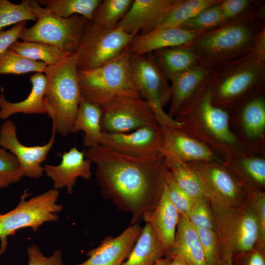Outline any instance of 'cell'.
I'll list each match as a JSON object with an SVG mask.
<instances>
[{"label":"cell","instance_id":"obj_22","mask_svg":"<svg viewBox=\"0 0 265 265\" xmlns=\"http://www.w3.org/2000/svg\"><path fill=\"white\" fill-rule=\"evenodd\" d=\"M179 219V213L170 200L166 184L156 207L145 213L142 219L151 225L166 254L173 246Z\"/></svg>","mask_w":265,"mask_h":265},{"label":"cell","instance_id":"obj_45","mask_svg":"<svg viewBox=\"0 0 265 265\" xmlns=\"http://www.w3.org/2000/svg\"><path fill=\"white\" fill-rule=\"evenodd\" d=\"M233 265H265V248H253L232 255Z\"/></svg>","mask_w":265,"mask_h":265},{"label":"cell","instance_id":"obj_28","mask_svg":"<svg viewBox=\"0 0 265 265\" xmlns=\"http://www.w3.org/2000/svg\"><path fill=\"white\" fill-rule=\"evenodd\" d=\"M166 254L152 227L146 223L127 261L121 265H154Z\"/></svg>","mask_w":265,"mask_h":265},{"label":"cell","instance_id":"obj_11","mask_svg":"<svg viewBox=\"0 0 265 265\" xmlns=\"http://www.w3.org/2000/svg\"><path fill=\"white\" fill-rule=\"evenodd\" d=\"M133 37L117 27L105 29L89 21L75 53L77 70L93 69L110 61L128 47Z\"/></svg>","mask_w":265,"mask_h":265},{"label":"cell","instance_id":"obj_15","mask_svg":"<svg viewBox=\"0 0 265 265\" xmlns=\"http://www.w3.org/2000/svg\"><path fill=\"white\" fill-rule=\"evenodd\" d=\"M163 141L161 126L155 124L126 133L102 132L99 145L122 154L140 157L160 152Z\"/></svg>","mask_w":265,"mask_h":265},{"label":"cell","instance_id":"obj_32","mask_svg":"<svg viewBox=\"0 0 265 265\" xmlns=\"http://www.w3.org/2000/svg\"><path fill=\"white\" fill-rule=\"evenodd\" d=\"M101 0H40L38 2L55 15L68 18L78 15L91 21L100 6Z\"/></svg>","mask_w":265,"mask_h":265},{"label":"cell","instance_id":"obj_4","mask_svg":"<svg viewBox=\"0 0 265 265\" xmlns=\"http://www.w3.org/2000/svg\"><path fill=\"white\" fill-rule=\"evenodd\" d=\"M265 83V61L252 53L212 69L208 89L213 104L230 111Z\"/></svg>","mask_w":265,"mask_h":265},{"label":"cell","instance_id":"obj_47","mask_svg":"<svg viewBox=\"0 0 265 265\" xmlns=\"http://www.w3.org/2000/svg\"><path fill=\"white\" fill-rule=\"evenodd\" d=\"M167 257L171 259L169 265H187L182 257L178 254H173Z\"/></svg>","mask_w":265,"mask_h":265},{"label":"cell","instance_id":"obj_16","mask_svg":"<svg viewBox=\"0 0 265 265\" xmlns=\"http://www.w3.org/2000/svg\"><path fill=\"white\" fill-rule=\"evenodd\" d=\"M163 141L160 152L166 160L185 162L224 160L206 145L177 127L160 125Z\"/></svg>","mask_w":265,"mask_h":265},{"label":"cell","instance_id":"obj_21","mask_svg":"<svg viewBox=\"0 0 265 265\" xmlns=\"http://www.w3.org/2000/svg\"><path fill=\"white\" fill-rule=\"evenodd\" d=\"M204 32L181 27L158 28L146 34L135 36L128 47L132 54L145 55L161 49L186 45Z\"/></svg>","mask_w":265,"mask_h":265},{"label":"cell","instance_id":"obj_1","mask_svg":"<svg viewBox=\"0 0 265 265\" xmlns=\"http://www.w3.org/2000/svg\"><path fill=\"white\" fill-rule=\"evenodd\" d=\"M85 157L96 165V179L103 197L137 223L158 204L169 171L160 152L135 157L100 145L88 148Z\"/></svg>","mask_w":265,"mask_h":265},{"label":"cell","instance_id":"obj_40","mask_svg":"<svg viewBox=\"0 0 265 265\" xmlns=\"http://www.w3.org/2000/svg\"><path fill=\"white\" fill-rule=\"evenodd\" d=\"M187 216L195 227L214 230V217L211 202L206 198H195Z\"/></svg>","mask_w":265,"mask_h":265},{"label":"cell","instance_id":"obj_27","mask_svg":"<svg viewBox=\"0 0 265 265\" xmlns=\"http://www.w3.org/2000/svg\"><path fill=\"white\" fill-rule=\"evenodd\" d=\"M101 106L81 98L71 133L82 131L83 144L88 148L100 144L102 133Z\"/></svg>","mask_w":265,"mask_h":265},{"label":"cell","instance_id":"obj_39","mask_svg":"<svg viewBox=\"0 0 265 265\" xmlns=\"http://www.w3.org/2000/svg\"><path fill=\"white\" fill-rule=\"evenodd\" d=\"M208 265H219L222 257L221 246L213 229L195 227Z\"/></svg>","mask_w":265,"mask_h":265},{"label":"cell","instance_id":"obj_49","mask_svg":"<svg viewBox=\"0 0 265 265\" xmlns=\"http://www.w3.org/2000/svg\"><path fill=\"white\" fill-rule=\"evenodd\" d=\"M170 258L164 257L159 259L154 265H169Z\"/></svg>","mask_w":265,"mask_h":265},{"label":"cell","instance_id":"obj_33","mask_svg":"<svg viewBox=\"0 0 265 265\" xmlns=\"http://www.w3.org/2000/svg\"><path fill=\"white\" fill-rule=\"evenodd\" d=\"M132 2V0H102L89 21L105 29L114 28L127 13Z\"/></svg>","mask_w":265,"mask_h":265},{"label":"cell","instance_id":"obj_38","mask_svg":"<svg viewBox=\"0 0 265 265\" xmlns=\"http://www.w3.org/2000/svg\"><path fill=\"white\" fill-rule=\"evenodd\" d=\"M23 177L16 157L0 146V189L8 187Z\"/></svg>","mask_w":265,"mask_h":265},{"label":"cell","instance_id":"obj_44","mask_svg":"<svg viewBox=\"0 0 265 265\" xmlns=\"http://www.w3.org/2000/svg\"><path fill=\"white\" fill-rule=\"evenodd\" d=\"M255 1L221 0L219 5L225 23L242 14L252 5Z\"/></svg>","mask_w":265,"mask_h":265},{"label":"cell","instance_id":"obj_36","mask_svg":"<svg viewBox=\"0 0 265 265\" xmlns=\"http://www.w3.org/2000/svg\"><path fill=\"white\" fill-rule=\"evenodd\" d=\"M27 20H36L30 6V0H23L19 4L0 0V31L5 26Z\"/></svg>","mask_w":265,"mask_h":265},{"label":"cell","instance_id":"obj_46","mask_svg":"<svg viewBox=\"0 0 265 265\" xmlns=\"http://www.w3.org/2000/svg\"><path fill=\"white\" fill-rule=\"evenodd\" d=\"M26 21L20 22L5 31H0V54L8 49L18 40L22 30L26 27Z\"/></svg>","mask_w":265,"mask_h":265},{"label":"cell","instance_id":"obj_48","mask_svg":"<svg viewBox=\"0 0 265 265\" xmlns=\"http://www.w3.org/2000/svg\"><path fill=\"white\" fill-rule=\"evenodd\" d=\"M232 258V254L231 253L223 255L219 265H233Z\"/></svg>","mask_w":265,"mask_h":265},{"label":"cell","instance_id":"obj_24","mask_svg":"<svg viewBox=\"0 0 265 265\" xmlns=\"http://www.w3.org/2000/svg\"><path fill=\"white\" fill-rule=\"evenodd\" d=\"M231 111L239 112L247 140L255 141L263 137L265 131V88L250 94Z\"/></svg>","mask_w":265,"mask_h":265},{"label":"cell","instance_id":"obj_12","mask_svg":"<svg viewBox=\"0 0 265 265\" xmlns=\"http://www.w3.org/2000/svg\"><path fill=\"white\" fill-rule=\"evenodd\" d=\"M100 106L102 132L126 133L159 124L151 106L145 99L120 96Z\"/></svg>","mask_w":265,"mask_h":265},{"label":"cell","instance_id":"obj_10","mask_svg":"<svg viewBox=\"0 0 265 265\" xmlns=\"http://www.w3.org/2000/svg\"><path fill=\"white\" fill-rule=\"evenodd\" d=\"M131 53L130 71L133 83L141 97L151 106L160 125L180 127L181 124L166 113L163 107L171 101L168 79L156 63L152 53Z\"/></svg>","mask_w":265,"mask_h":265},{"label":"cell","instance_id":"obj_19","mask_svg":"<svg viewBox=\"0 0 265 265\" xmlns=\"http://www.w3.org/2000/svg\"><path fill=\"white\" fill-rule=\"evenodd\" d=\"M92 161L85 156V151H80L77 147L71 148L61 155L59 164H46L44 171L53 182V188L65 187L69 194L73 192L78 178L89 180L92 176Z\"/></svg>","mask_w":265,"mask_h":265},{"label":"cell","instance_id":"obj_25","mask_svg":"<svg viewBox=\"0 0 265 265\" xmlns=\"http://www.w3.org/2000/svg\"><path fill=\"white\" fill-rule=\"evenodd\" d=\"M180 255L187 265H208L194 226L187 216L180 215L174 243L165 257Z\"/></svg>","mask_w":265,"mask_h":265},{"label":"cell","instance_id":"obj_31","mask_svg":"<svg viewBox=\"0 0 265 265\" xmlns=\"http://www.w3.org/2000/svg\"><path fill=\"white\" fill-rule=\"evenodd\" d=\"M9 48L25 57L43 62L48 66L55 65L70 55L54 46L38 42L17 40Z\"/></svg>","mask_w":265,"mask_h":265},{"label":"cell","instance_id":"obj_5","mask_svg":"<svg viewBox=\"0 0 265 265\" xmlns=\"http://www.w3.org/2000/svg\"><path fill=\"white\" fill-rule=\"evenodd\" d=\"M46 113L53 121L56 133L66 136L71 133L81 99L75 53L45 73Z\"/></svg>","mask_w":265,"mask_h":265},{"label":"cell","instance_id":"obj_41","mask_svg":"<svg viewBox=\"0 0 265 265\" xmlns=\"http://www.w3.org/2000/svg\"><path fill=\"white\" fill-rule=\"evenodd\" d=\"M166 186L170 200L180 215L187 216L194 201L176 182L170 171L166 177Z\"/></svg>","mask_w":265,"mask_h":265},{"label":"cell","instance_id":"obj_26","mask_svg":"<svg viewBox=\"0 0 265 265\" xmlns=\"http://www.w3.org/2000/svg\"><path fill=\"white\" fill-rule=\"evenodd\" d=\"M240 160L225 161V165L243 187L246 195L265 192V160L255 156L240 157Z\"/></svg>","mask_w":265,"mask_h":265},{"label":"cell","instance_id":"obj_43","mask_svg":"<svg viewBox=\"0 0 265 265\" xmlns=\"http://www.w3.org/2000/svg\"><path fill=\"white\" fill-rule=\"evenodd\" d=\"M27 265H63L59 250H55L49 257L44 256L38 246L32 244L27 248Z\"/></svg>","mask_w":265,"mask_h":265},{"label":"cell","instance_id":"obj_23","mask_svg":"<svg viewBox=\"0 0 265 265\" xmlns=\"http://www.w3.org/2000/svg\"><path fill=\"white\" fill-rule=\"evenodd\" d=\"M32 87L28 96L19 102L7 100L1 88L0 94V119L6 120L17 113L26 114H45L46 109L45 96L46 78L42 73H35L29 78Z\"/></svg>","mask_w":265,"mask_h":265},{"label":"cell","instance_id":"obj_9","mask_svg":"<svg viewBox=\"0 0 265 265\" xmlns=\"http://www.w3.org/2000/svg\"><path fill=\"white\" fill-rule=\"evenodd\" d=\"M29 195L25 190L14 209L0 214V255L6 250L8 237L17 230L30 228L37 232L45 223L58 220V214L62 211L63 206L57 203L59 195L58 189L53 188L27 199Z\"/></svg>","mask_w":265,"mask_h":265},{"label":"cell","instance_id":"obj_7","mask_svg":"<svg viewBox=\"0 0 265 265\" xmlns=\"http://www.w3.org/2000/svg\"><path fill=\"white\" fill-rule=\"evenodd\" d=\"M30 6L36 21L32 26L25 27L19 38L54 46L67 55L76 53L89 21L78 15L60 17L37 0H30Z\"/></svg>","mask_w":265,"mask_h":265},{"label":"cell","instance_id":"obj_13","mask_svg":"<svg viewBox=\"0 0 265 265\" xmlns=\"http://www.w3.org/2000/svg\"><path fill=\"white\" fill-rule=\"evenodd\" d=\"M188 163L203 178L212 196L211 202L234 207L245 201L246 193L243 187L224 164L212 161Z\"/></svg>","mask_w":265,"mask_h":265},{"label":"cell","instance_id":"obj_3","mask_svg":"<svg viewBox=\"0 0 265 265\" xmlns=\"http://www.w3.org/2000/svg\"><path fill=\"white\" fill-rule=\"evenodd\" d=\"M174 119L181 124L179 128L212 150L222 151L227 157L225 160L243 154L239 141L230 127V112L213 104L208 82Z\"/></svg>","mask_w":265,"mask_h":265},{"label":"cell","instance_id":"obj_34","mask_svg":"<svg viewBox=\"0 0 265 265\" xmlns=\"http://www.w3.org/2000/svg\"><path fill=\"white\" fill-rule=\"evenodd\" d=\"M221 0H181L158 28L180 27L202 10L218 3Z\"/></svg>","mask_w":265,"mask_h":265},{"label":"cell","instance_id":"obj_30","mask_svg":"<svg viewBox=\"0 0 265 265\" xmlns=\"http://www.w3.org/2000/svg\"><path fill=\"white\" fill-rule=\"evenodd\" d=\"M169 171L177 184L193 198L204 197L210 202L212 196L203 178L189 163L166 160Z\"/></svg>","mask_w":265,"mask_h":265},{"label":"cell","instance_id":"obj_17","mask_svg":"<svg viewBox=\"0 0 265 265\" xmlns=\"http://www.w3.org/2000/svg\"><path fill=\"white\" fill-rule=\"evenodd\" d=\"M181 0H134L117 27L134 37L158 28Z\"/></svg>","mask_w":265,"mask_h":265},{"label":"cell","instance_id":"obj_2","mask_svg":"<svg viewBox=\"0 0 265 265\" xmlns=\"http://www.w3.org/2000/svg\"><path fill=\"white\" fill-rule=\"evenodd\" d=\"M265 14L264 2L255 0L242 14L184 46L194 53L199 64L211 69L254 53L258 38L265 29Z\"/></svg>","mask_w":265,"mask_h":265},{"label":"cell","instance_id":"obj_20","mask_svg":"<svg viewBox=\"0 0 265 265\" xmlns=\"http://www.w3.org/2000/svg\"><path fill=\"white\" fill-rule=\"evenodd\" d=\"M211 69L200 64L171 76V100L168 114L174 119L208 82Z\"/></svg>","mask_w":265,"mask_h":265},{"label":"cell","instance_id":"obj_35","mask_svg":"<svg viewBox=\"0 0 265 265\" xmlns=\"http://www.w3.org/2000/svg\"><path fill=\"white\" fill-rule=\"evenodd\" d=\"M48 66L43 62L25 57L8 48L0 54V74L20 75L45 73Z\"/></svg>","mask_w":265,"mask_h":265},{"label":"cell","instance_id":"obj_37","mask_svg":"<svg viewBox=\"0 0 265 265\" xmlns=\"http://www.w3.org/2000/svg\"><path fill=\"white\" fill-rule=\"evenodd\" d=\"M220 2L202 10L180 27L187 29L206 31L220 26L225 22L220 9Z\"/></svg>","mask_w":265,"mask_h":265},{"label":"cell","instance_id":"obj_6","mask_svg":"<svg viewBox=\"0 0 265 265\" xmlns=\"http://www.w3.org/2000/svg\"><path fill=\"white\" fill-rule=\"evenodd\" d=\"M130 55L128 47L114 58L99 67L78 71L81 98L100 106L120 96L141 98L132 79Z\"/></svg>","mask_w":265,"mask_h":265},{"label":"cell","instance_id":"obj_29","mask_svg":"<svg viewBox=\"0 0 265 265\" xmlns=\"http://www.w3.org/2000/svg\"><path fill=\"white\" fill-rule=\"evenodd\" d=\"M152 53L168 80L171 76L199 64L194 53L184 46L161 49Z\"/></svg>","mask_w":265,"mask_h":265},{"label":"cell","instance_id":"obj_18","mask_svg":"<svg viewBox=\"0 0 265 265\" xmlns=\"http://www.w3.org/2000/svg\"><path fill=\"white\" fill-rule=\"evenodd\" d=\"M143 228L130 225L116 237L108 236L97 247L89 250L88 259L77 265H121L128 258Z\"/></svg>","mask_w":265,"mask_h":265},{"label":"cell","instance_id":"obj_14","mask_svg":"<svg viewBox=\"0 0 265 265\" xmlns=\"http://www.w3.org/2000/svg\"><path fill=\"white\" fill-rule=\"evenodd\" d=\"M56 132L53 127L48 142L43 145L27 146L19 140L17 128L11 120H5L0 127V146L17 159L23 177L38 179L43 176L44 167L41 163L46 160L55 139Z\"/></svg>","mask_w":265,"mask_h":265},{"label":"cell","instance_id":"obj_8","mask_svg":"<svg viewBox=\"0 0 265 265\" xmlns=\"http://www.w3.org/2000/svg\"><path fill=\"white\" fill-rule=\"evenodd\" d=\"M211 204L222 256L227 253L233 255L256 245L259 235L258 222L247 198L237 206L226 207L213 202Z\"/></svg>","mask_w":265,"mask_h":265},{"label":"cell","instance_id":"obj_42","mask_svg":"<svg viewBox=\"0 0 265 265\" xmlns=\"http://www.w3.org/2000/svg\"><path fill=\"white\" fill-rule=\"evenodd\" d=\"M257 218L259 235L256 245L265 248V192H254L246 195Z\"/></svg>","mask_w":265,"mask_h":265}]
</instances>
